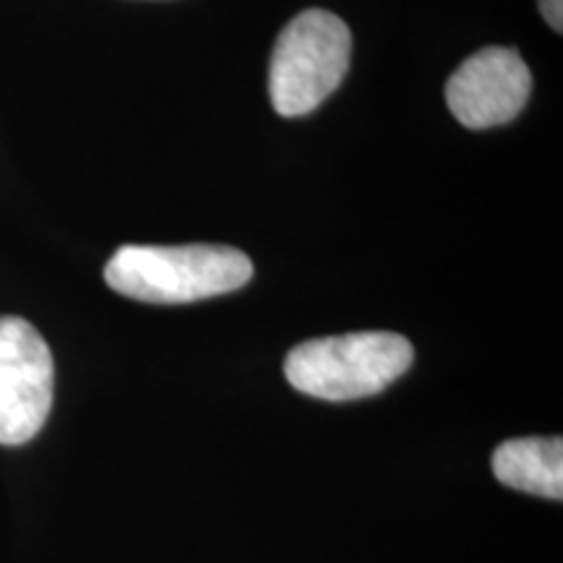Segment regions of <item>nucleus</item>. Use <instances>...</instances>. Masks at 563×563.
<instances>
[{
    "mask_svg": "<svg viewBox=\"0 0 563 563\" xmlns=\"http://www.w3.org/2000/svg\"><path fill=\"white\" fill-rule=\"evenodd\" d=\"M253 264L230 245H123L104 266L110 290L141 302L175 306L249 285Z\"/></svg>",
    "mask_w": 563,
    "mask_h": 563,
    "instance_id": "obj_1",
    "label": "nucleus"
},
{
    "mask_svg": "<svg viewBox=\"0 0 563 563\" xmlns=\"http://www.w3.org/2000/svg\"><path fill=\"white\" fill-rule=\"evenodd\" d=\"M415 350L394 332H355L321 336L290 350L285 376L295 389L327 402L373 397L412 365Z\"/></svg>",
    "mask_w": 563,
    "mask_h": 563,
    "instance_id": "obj_2",
    "label": "nucleus"
},
{
    "mask_svg": "<svg viewBox=\"0 0 563 563\" xmlns=\"http://www.w3.org/2000/svg\"><path fill=\"white\" fill-rule=\"evenodd\" d=\"M352 34L332 11L308 9L279 32L269 63V97L282 118L313 112L350 68Z\"/></svg>",
    "mask_w": 563,
    "mask_h": 563,
    "instance_id": "obj_3",
    "label": "nucleus"
},
{
    "mask_svg": "<svg viewBox=\"0 0 563 563\" xmlns=\"http://www.w3.org/2000/svg\"><path fill=\"white\" fill-rule=\"evenodd\" d=\"M53 352L30 321L0 319V443L21 446L42 431L53 407Z\"/></svg>",
    "mask_w": 563,
    "mask_h": 563,
    "instance_id": "obj_4",
    "label": "nucleus"
},
{
    "mask_svg": "<svg viewBox=\"0 0 563 563\" xmlns=\"http://www.w3.org/2000/svg\"><path fill=\"white\" fill-rule=\"evenodd\" d=\"M532 74L511 47H483L470 55L446 81V104L473 131L511 123L525 110Z\"/></svg>",
    "mask_w": 563,
    "mask_h": 563,
    "instance_id": "obj_5",
    "label": "nucleus"
},
{
    "mask_svg": "<svg viewBox=\"0 0 563 563\" xmlns=\"http://www.w3.org/2000/svg\"><path fill=\"white\" fill-rule=\"evenodd\" d=\"M493 473L514 490L532 496H563V441L555 439H511L493 452Z\"/></svg>",
    "mask_w": 563,
    "mask_h": 563,
    "instance_id": "obj_6",
    "label": "nucleus"
},
{
    "mask_svg": "<svg viewBox=\"0 0 563 563\" xmlns=\"http://www.w3.org/2000/svg\"><path fill=\"white\" fill-rule=\"evenodd\" d=\"M540 11H543V19L548 26H553L555 32L563 30V0H538Z\"/></svg>",
    "mask_w": 563,
    "mask_h": 563,
    "instance_id": "obj_7",
    "label": "nucleus"
}]
</instances>
